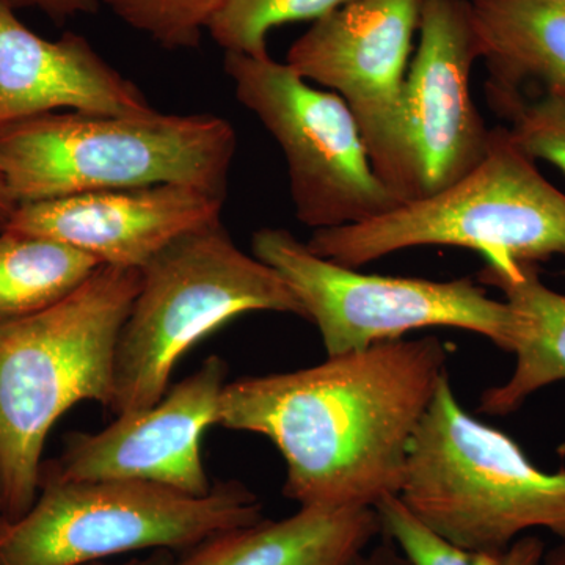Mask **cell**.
<instances>
[{
  "mask_svg": "<svg viewBox=\"0 0 565 565\" xmlns=\"http://www.w3.org/2000/svg\"><path fill=\"white\" fill-rule=\"evenodd\" d=\"M438 338L327 356L292 373L226 382L217 426L263 435L299 508L375 509L399 497L412 438L446 371Z\"/></svg>",
  "mask_w": 565,
  "mask_h": 565,
  "instance_id": "6da1fadb",
  "label": "cell"
},
{
  "mask_svg": "<svg viewBox=\"0 0 565 565\" xmlns=\"http://www.w3.org/2000/svg\"><path fill=\"white\" fill-rule=\"evenodd\" d=\"M139 269L99 266L54 307L0 321V516L21 519L39 497L41 456L71 407L114 401L118 337Z\"/></svg>",
  "mask_w": 565,
  "mask_h": 565,
  "instance_id": "7a4b0ae2",
  "label": "cell"
},
{
  "mask_svg": "<svg viewBox=\"0 0 565 565\" xmlns=\"http://www.w3.org/2000/svg\"><path fill=\"white\" fill-rule=\"evenodd\" d=\"M236 150L232 122L214 114L61 110L0 129V172L17 204L154 184L226 195Z\"/></svg>",
  "mask_w": 565,
  "mask_h": 565,
  "instance_id": "3957f363",
  "label": "cell"
},
{
  "mask_svg": "<svg viewBox=\"0 0 565 565\" xmlns=\"http://www.w3.org/2000/svg\"><path fill=\"white\" fill-rule=\"evenodd\" d=\"M397 498L467 552H503L534 530L565 537V470L546 473L509 435L468 414L448 374L412 438Z\"/></svg>",
  "mask_w": 565,
  "mask_h": 565,
  "instance_id": "277c9868",
  "label": "cell"
},
{
  "mask_svg": "<svg viewBox=\"0 0 565 565\" xmlns=\"http://www.w3.org/2000/svg\"><path fill=\"white\" fill-rule=\"evenodd\" d=\"M307 245L351 269L424 245L470 248L498 270L537 266L565 258V193L500 126L486 158L455 184L367 222L318 230Z\"/></svg>",
  "mask_w": 565,
  "mask_h": 565,
  "instance_id": "5b68a950",
  "label": "cell"
},
{
  "mask_svg": "<svg viewBox=\"0 0 565 565\" xmlns=\"http://www.w3.org/2000/svg\"><path fill=\"white\" fill-rule=\"evenodd\" d=\"M140 273L115 352L109 408L117 416L159 403L181 356L237 316L273 311L307 319L281 275L241 250L222 221L182 234Z\"/></svg>",
  "mask_w": 565,
  "mask_h": 565,
  "instance_id": "8992f818",
  "label": "cell"
},
{
  "mask_svg": "<svg viewBox=\"0 0 565 565\" xmlns=\"http://www.w3.org/2000/svg\"><path fill=\"white\" fill-rule=\"evenodd\" d=\"M263 519L259 498L237 481L192 497L150 482L40 476L32 508L18 520L0 516V565H85L141 550L184 553Z\"/></svg>",
  "mask_w": 565,
  "mask_h": 565,
  "instance_id": "52a82bcc",
  "label": "cell"
},
{
  "mask_svg": "<svg viewBox=\"0 0 565 565\" xmlns=\"http://www.w3.org/2000/svg\"><path fill=\"white\" fill-rule=\"evenodd\" d=\"M253 256L281 275L318 327L327 356L403 340L429 327L468 330L509 351L511 308L470 278L449 281L359 273L316 255L288 230L262 228Z\"/></svg>",
  "mask_w": 565,
  "mask_h": 565,
  "instance_id": "ba28073f",
  "label": "cell"
},
{
  "mask_svg": "<svg viewBox=\"0 0 565 565\" xmlns=\"http://www.w3.org/2000/svg\"><path fill=\"white\" fill-rule=\"evenodd\" d=\"M223 66L237 102L281 148L297 221L318 232L367 222L399 206L374 172L340 95L313 87L269 54L225 52Z\"/></svg>",
  "mask_w": 565,
  "mask_h": 565,
  "instance_id": "9c48e42d",
  "label": "cell"
},
{
  "mask_svg": "<svg viewBox=\"0 0 565 565\" xmlns=\"http://www.w3.org/2000/svg\"><path fill=\"white\" fill-rule=\"evenodd\" d=\"M424 0H352L299 36L286 63L351 109L374 172L401 203L418 200L404 93Z\"/></svg>",
  "mask_w": 565,
  "mask_h": 565,
  "instance_id": "30bf717a",
  "label": "cell"
},
{
  "mask_svg": "<svg viewBox=\"0 0 565 565\" xmlns=\"http://www.w3.org/2000/svg\"><path fill=\"white\" fill-rule=\"evenodd\" d=\"M228 366L207 356L159 403L117 416L96 434L66 438L57 459L41 463L40 476L57 481H139L203 497L212 487L204 470L202 438L217 426Z\"/></svg>",
  "mask_w": 565,
  "mask_h": 565,
  "instance_id": "8fae6325",
  "label": "cell"
},
{
  "mask_svg": "<svg viewBox=\"0 0 565 565\" xmlns=\"http://www.w3.org/2000/svg\"><path fill=\"white\" fill-rule=\"evenodd\" d=\"M418 32L404 114L419 200L478 167L489 151L492 129L470 90L471 70L482 58L470 0H424Z\"/></svg>",
  "mask_w": 565,
  "mask_h": 565,
  "instance_id": "7c38bea8",
  "label": "cell"
},
{
  "mask_svg": "<svg viewBox=\"0 0 565 565\" xmlns=\"http://www.w3.org/2000/svg\"><path fill=\"white\" fill-rule=\"evenodd\" d=\"M225 200L181 184L76 193L18 204L0 232L51 237L102 266L141 270L182 234L221 222Z\"/></svg>",
  "mask_w": 565,
  "mask_h": 565,
  "instance_id": "4fadbf2b",
  "label": "cell"
},
{
  "mask_svg": "<svg viewBox=\"0 0 565 565\" xmlns=\"http://www.w3.org/2000/svg\"><path fill=\"white\" fill-rule=\"evenodd\" d=\"M61 110L145 115L154 107L85 36L43 39L0 0V129Z\"/></svg>",
  "mask_w": 565,
  "mask_h": 565,
  "instance_id": "5bb4252c",
  "label": "cell"
},
{
  "mask_svg": "<svg viewBox=\"0 0 565 565\" xmlns=\"http://www.w3.org/2000/svg\"><path fill=\"white\" fill-rule=\"evenodd\" d=\"M382 534L375 509L299 508L193 546L180 565H348Z\"/></svg>",
  "mask_w": 565,
  "mask_h": 565,
  "instance_id": "9a60e30c",
  "label": "cell"
},
{
  "mask_svg": "<svg viewBox=\"0 0 565 565\" xmlns=\"http://www.w3.org/2000/svg\"><path fill=\"white\" fill-rule=\"evenodd\" d=\"M478 278L500 289L511 308L508 353L515 356L508 381L482 393L479 412L509 416L533 394L565 381V296L541 280L534 264L509 270L486 266Z\"/></svg>",
  "mask_w": 565,
  "mask_h": 565,
  "instance_id": "2e32d148",
  "label": "cell"
},
{
  "mask_svg": "<svg viewBox=\"0 0 565 565\" xmlns=\"http://www.w3.org/2000/svg\"><path fill=\"white\" fill-rule=\"evenodd\" d=\"M489 68L487 93L526 84L565 95V2L470 0Z\"/></svg>",
  "mask_w": 565,
  "mask_h": 565,
  "instance_id": "e0dca14e",
  "label": "cell"
},
{
  "mask_svg": "<svg viewBox=\"0 0 565 565\" xmlns=\"http://www.w3.org/2000/svg\"><path fill=\"white\" fill-rule=\"evenodd\" d=\"M99 266L93 256L61 241L0 232V321L54 307Z\"/></svg>",
  "mask_w": 565,
  "mask_h": 565,
  "instance_id": "ac0fdd59",
  "label": "cell"
},
{
  "mask_svg": "<svg viewBox=\"0 0 565 565\" xmlns=\"http://www.w3.org/2000/svg\"><path fill=\"white\" fill-rule=\"evenodd\" d=\"M382 534L414 565H542L546 545L539 535L516 539L503 552H467L430 533L415 519L403 501L390 497L375 508Z\"/></svg>",
  "mask_w": 565,
  "mask_h": 565,
  "instance_id": "d6986e66",
  "label": "cell"
},
{
  "mask_svg": "<svg viewBox=\"0 0 565 565\" xmlns=\"http://www.w3.org/2000/svg\"><path fill=\"white\" fill-rule=\"evenodd\" d=\"M352 0H226L207 33L225 52L269 54L267 36L280 25L318 21Z\"/></svg>",
  "mask_w": 565,
  "mask_h": 565,
  "instance_id": "ffe728a7",
  "label": "cell"
},
{
  "mask_svg": "<svg viewBox=\"0 0 565 565\" xmlns=\"http://www.w3.org/2000/svg\"><path fill=\"white\" fill-rule=\"evenodd\" d=\"M494 109L511 125L509 136L531 159L557 167L565 174V95L539 90L525 93H487Z\"/></svg>",
  "mask_w": 565,
  "mask_h": 565,
  "instance_id": "44dd1931",
  "label": "cell"
},
{
  "mask_svg": "<svg viewBox=\"0 0 565 565\" xmlns=\"http://www.w3.org/2000/svg\"><path fill=\"white\" fill-rule=\"evenodd\" d=\"M163 50H196L226 0H99Z\"/></svg>",
  "mask_w": 565,
  "mask_h": 565,
  "instance_id": "7402d4cb",
  "label": "cell"
},
{
  "mask_svg": "<svg viewBox=\"0 0 565 565\" xmlns=\"http://www.w3.org/2000/svg\"><path fill=\"white\" fill-rule=\"evenodd\" d=\"M14 10H40L52 21L62 24L70 18L93 14L99 9V0H7Z\"/></svg>",
  "mask_w": 565,
  "mask_h": 565,
  "instance_id": "603a6c76",
  "label": "cell"
},
{
  "mask_svg": "<svg viewBox=\"0 0 565 565\" xmlns=\"http://www.w3.org/2000/svg\"><path fill=\"white\" fill-rule=\"evenodd\" d=\"M348 565H414L390 539L375 546H367L349 561Z\"/></svg>",
  "mask_w": 565,
  "mask_h": 565,
  "instance_id": "cb8c5ba5",
  "label": "cell"
},
{
  "mask_svg": "<svg viewBox=\"0 0 565 565\" xmlns=\"http://www.w3.org/2000/svg\"><path fill=\"white\" fill-rule=\"evenodd\" d=\"M18 204L13 202L9 188H7L6 178H3L2 172H0V228L9 222Z\"/></svg>",
  "mask_w": 565,
  "mask_h": 565,
  "instance_id": "d4e9b609",
  "label": "cell"
},
{
  "mask_svg": "<svg viewBox=\"0 0 565 565\" xmlns=\"http://www.w3.org/2000/svg\"><path fill=\"white\" fill-rule=\"evenodd\" d=\"M85 565H180L178 561H174L172 556L167 555V552H161L159 550L154 556L145 557V559H131L128 563L122 564H106L103 561H98V563H90Z\"/></svg>",
  "mask_w": 565,
  "mask_h": 565,
  "instance_id": "484cf974",
  "label": "cell"
},
{
  "mask_svg": "<svg viewBox=\"0 0 565 565\" xmlns=\"http://www.w3.org/2000/svg\"><path fill=\"white\" fill-rule=\"evenodd\" d=\"M542 565H565V537L552 548H546Z\"/></svg>",
  "mask_w": 565,
  "mask_h": 565,
  "instance_id": "4316f807",
  "label": "cell"
},
{
  "mask_svg": "<svg viewBox=\"0 0 565 565\" xmlns=\"http://www.w3.org/2000/svg\"><path fill=\"white\" fill-rule=\"evenodd\" d=\"M559 2H565V0H559Z\"/></svg>",
  "mask_w": 565,
  "mask_h": 565,
  "instance_id": "83f0119b",
  "label": "cell"
}]
</instances>
